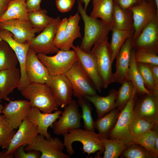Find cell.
<instances>
[{
  "instance_id": "cell-1",
  "label": "cell",
  "mask_w": 158,
  "mask_h": 158,
  "mask_svg": "<svg viewBox=\"0 0 158 158\" xmlns=\"http://www.w3.org/2000/svg\"><path fill=\"white\" fill-rule=\"evenodd\" d=\"M78 0V13H79L84 23V35L79 46L83 51L88 52L95 44L108 37L112 26L101 20L88 15L81 4Z\"/></svg>"
},
{
  "instance_id": "cell-2",
  "label": "cell",
  "mask_w": 158,
  "mask_h": 158,
  "mask_svg": "<svg viewBox=\"0 0 158 158\" xmlns=\"http://www.w3.org/2000/svg\"><path fill=\"white\" fill-rule=\"evenodd\" d=\"M63 136L64 146L67 153L70 156L73 155L75 153L72 144L75 141H79L82 143L83 153H87V157L90 154L95 153L99 151L95 157L100 158L101 155L104 151L103 142L98 134L95 131H87L79 128L72 130Z\"/></svg>"
},
{
  "instance_id": "cell-3",
  "label": "cell",
  "mask_w": 158,
  "mask_h": 158,
  "mask_svg": "<svg viewBox=\"0 0 158 158\" xmlns=\"http://www.w3.org/2000/svg\"><path fill=\"white\" fill-rule=\"evenodd\" d=\"M21 92L22 95L29 100L31 107L38 108L43 113H51L59 109V106L46 83H30Z\"/></svg>"
},
{
  "instance_id": "cell-4",
  "label": "cell",
  "mask_w": 158,
  "mask_h": 158,
  "mask_svg": "<svg viewBox=\"0 0 158 158\" xmlns=\"http://www.w3.org/2000/svg\"><path fill=\"white\" fill-rule=\"evenodd\" d=\"M90 51L96 62L102 88H107L110 84L115 82L112 69L113 62L108 37L95 45Z\"/></svg>"
},
{
  "instance_id": "cell-5",
  "label": "cell",
  "mask_w": 158,
  "mask_h": 158,
  "mask_svg": "<svg viewBox=\"0 0 158 158\" xmlns=\"http://www.w3.org/2000/svg\"><path fill=\"white\" fill-rule=\"evenodd\" d=\"M39 59L46 67L50 76L64 75L78 60L73 50L63 51L59 49L56 54L48 56L37 54Z\"/></svg>"
},
{
  "instance_id": "cell-6",
  "label": "cell",
  "mask_w": 158,
  "mask_h": 158,
  "mask_svg": "<svg viewBox=\"0 0 158 158\" xmlns=\"http://www.w3.org/2000/svg\"><path fill=\"white\" fill-rule=\"evenodd\" d=\"M64 75L70 83L74 96L79 98L96 94V89L83 69L79 60Z\"/></svg>"
},
{
  "instance_id": "cell-7",
  "label": "cell",
  "mask_w": 158,
  "mask_h": 158,
  "mask_svg": "<svg viewBox=\"0 0 158 158\" xmlns=\"http://www.w3.org/2000/svg\"><path fill=\"white\" fill-rule=\"evenodd\" d=\"M79 105L74 99L64 108V110L53 124L52 128L55 135H64L71 130L80 128L82 126V115L79 112Z\"/></svg>"
},
{
  "instance_id": "cell-8",
  "label": "cell",
  "mask_w": 158,
  "mask_h": 158,
  "mask_svg": "<svg viewBox=\"0 0 158 158\" xmlns=\"http://www.w3.org/2000/svg\"><path fill=\"white\" fill-rule=\"evenodd\" d=\"M61 20L59 16L55 18L40 34L28 42L30 48L37 54H56L59 49L54 45V41Z\"/></svg>"
},
{
  "instance_id": "cell-9",
  "label": "cell",
  "mask_w": 158,
  "mask_h": 158,
  "mask_svg": "<svg viewBox=\"0 0 158 158\" xmlns=\"http://www.w3.org/2000/svg\"><path fill=\"white\" fill-rule=\"evenodd\" d=\"M65 146L58 137L46 139L39 134L34 141L24 147L25 151L35 150L40 152V158H70V155L63 152Z\"/></svg>"
},
{
  "instance_id": "cell-10",
  "label": "cell",
  "mask_w": 158,
  "mask_h": 158,
  "mask_svg": "<svg viewBox=\"0 0 158 158\" xmlns=\"http://www.w3.org/2000/svg\"><path fill=\"white\" fill-rule=\"evenodd\" d=\"M135 95L120 112L116 123L109 132L108 138L109 139L121 141L127 146L132 144L133 140L130 132L129 126L133 113Z\"/></svg>"
},
{
  "instance_id": "cell-11",
  "label": "cell",
  "mask_w": 158,
  "mask_h": 158,
  "mask_svg": "<svg viewBox=\"0 0 158 158\" xmlns=\"http://www.w3.org/2000/svg\"><path fill=\"white\" fill-rule=\"evenodd\" d=\"M136 92L135 96L133 112L137 116L158 123V92Z\"/></svg>"
},
{
  "instance_id": "cell-12",
  "label": "cell",
  "mask_w": 158,
  "mask_h": 158,
  "mask_svg": "<svg viewBox=\"0 0 158 158\" xmlns=\"http://www.w3.org/2000/svg\"><path fill=\"white\" fill-rule=\"evenodd\" d=\"M129 9L131 11L133 15L134 29L133 37V40L146 26L158 18V11L154 1H149L146 0H143L140 4Z\"/></svg>"
},
{
  "instance_id": "cell-13",
  "label": "cell",
  "mask_w": 158,
  "mask_h": 158,
  "mask_svg": "<svg viewBox=\"0 0 158 158\" xmlns=\"http://www.w3.org/2000/svg\"><path fill=\"white\" fill-rule=\"evenodd\" d=\"M13 36V35L8 31L0 29V41H4L9 44L15 53L19 63L20 78L17 89L21 92L30 84L25 71L26 59L30 46L27 42L21 44L16 41Z\"/></svg>"
},
{
  "instance_id": "cell-14",
  "label": "cell",
  "mask_w": 158,
  "mask_h": 158,
  "mask_svg": "<svg viewBox=\"0 0 158 158\" xmlns=\"http://www.w3.org/2000/svg\"><path fill=\"white\" fill-rule=\"evenodd\" d=\"M18 128L5 151L6 154H13L20 147H25L32 143L39 135L37 126L29 120L28 116L23 120Z\"/></svg>"
},
{
  "instance_id": "cell-15",
  "label": "cell",
  "mask_w": 158,
  "mask_h": 158,
  "mask_svg": "<svg viewBox=\"0 0 158 158\" xmlns=\"http://www.w3.org/2000/svg\"><path fill=\"white\" fill-rule=\"evenodd\" d=\"M46 83L49 87L57 104L61 108L67 105L72 99L73 90L64 75L50 76Z\"/></svg>"
},
{
  "instance_id": "cell-16",
  "label": "cell",
  "mask_w": 158,
  "mask_h": 158,
  "mask_svg": "<svg viewBox=\"0 0 158 158\" xmlns=\"http://www.w3.org/2000/svg\"><path fill=\"white\" fill-rule=\"evenodd\" d=\"M4 106L2 113L14 129H17L28 116L31 107L29 101L25 100H11Z\"/></svg>"
},
{
  "instance_id": "cell-17",
  "label": "cell",
  "mask_w": 158,
  "mask_h": 158,
  "mask_svg": "<svg viewBox=\"0 0 158 158\" xmlns=\"http://www.w3.org/2000/svg\"><path fill=\"white\" fill-rule=\"evenodd\" d=\"M0 29L6 30L17 42L25 44L30 41L37 33L28 20L11 19L0 22Z\"/></svg>"
},
{
  "instance_id": "cell-18",
  "label": "cell",
  "mask_w": 158,
  "mask_h": 158,
  "mask_svg": "<svg viewBox=\"0 0 158 158\" xmlns=\"http://www.w3.org/2000/svg\"><path fill=\"white\" fill-rule=\"evenodd\" d=\"M25 71L29 84L46 83L50 76L47 68L37 57V54L30 48L26 58Z\"/></svg>"
},
{
  "instance_id": "cell-19",
  "label": "cell",
  "mask_w": 158,
  "mask_h": 158,
  "mask_svg": "<svg viewBox=\"0 0 158 158\" xmlns=\"http://www.w3.org/2000/svg\"><path fill=\"white\" fill-rule=\"evenodd\" d=\"M133 48L146 49L158 53V18L148 23L133 40Z\"/></svg>"
},
{
  "instance_id": "cell-20",
  "label": "cell",
  "mask_w": 158,
  "mask_h": 158,
  "mask_svg": "<svg viewBox=\"0 0 158 158\" xmlns=\"http://www.w3.org/2000/svg\"><path fill=\"white\" fill-rule=\"evenodd\" d=\"M72 48L76 53L83 69L92 82L95 89L101 92L102 84L93 56L90 51L87 52L82 51L78 45H73Z\"/></svg>"
},
{
  "instance_id": "cell-21",
  "label": "cell",
  "mask_w": 158,
  "mask_h": 158,
  "mask_svg": "<svg viewBox=\"0 0 158 158\" xmlns=\"http://www.w3.org/2000/svg\"><path fill=\"white\" fill-rule=\"evenodd\" d=\"M62 111L59 109L53 113H44L37 108L31 107L28 117L37 128L39 134L49 139L51 136L48 132L49 127L52 128L53 123L59 118Z\"/></svg>"
},
{
  "instance_id": "cell-22",
  "label": "cell",
  "mask_w": 158,
  "mask_h": 158,
  "mask_svg": "<svg viewBox=\"0 0 158 158\" xmlns=\"http://www.w3.org/2000/svg\"><path fill=\"white\" fill-rule=\"evenodd\" d=\"M133 37L127 39L121 48L116 58V71L114 73L115 82L121 84L127 79L132 49Z\"/></svg>"
},
{
  "instance_id": "cell-23",
  "label": "cell",
  "mask_w": 158,
  "mask_h": 158,
  "mask_svg": "<svg viewBox=\"0 0 158 158\" xmlns=\"http://www.w3.org/2000/svg\"><path fill=\"white\" fill-rule=\"evenodd\" d=\"M20 78V69L17 67L0 71V94L2 99H9L8 96L17 88Z\"/></svg>"
},
{
  "instance_id": "cell-24",
  "label": "cell",
  "mask_w": 158,
  "mask_h": 158,
  "mask_svg": "<svg viewBox=\"0 0 158 158\" xmlns=\"http://www.w3.org/2000/svg\"><path fill=\"white\" fill-rule=\"evenodd\" d=\"M117 92L115 89H112L106 96H100L96 94L93 96H87L84 98L94 105L98 118H99L116 108L115 101Z\"/></svg>"
},
{
  "instance_id": "cell-25",
  "label": "cell",
  "mask_w": 158,
  "mask_h": 158,
  "mask_svg": "<svg viewBox=\"0 0 158 158\" xmlns=\"http://www.w3.org/2000/svg\"><path fill=\"white\" fill-rule=\"evenodd\" d=\"M114 4V0H93V8L90 16L95 18H100L112 26Z\"/></svg>"
},
{
  "instance_id": "cell-26",
  "label": "cell",
  "mask_w": 158,
  "mask_h": 158,
  "mask_svg": "<svg viewBox=\"0 0 158 158\" xmlns=\"http://www.w3.org/2000/svg\"><path fill=\"white\" fill-rule=\"evenodd\" d=\"M112 27L120 30H134L131 11L121 8L114 3Z\"/></svg>"
},
{
  "instance_id": "cell-27",
  "label": "cell",
  "mask_w": 158,
  "mask_h": 158,
  "mask_svg": "<svg viewBox=\"0 0 158 158\" xmlns=\"http://www.w3.org/2000/svg\"><path fill=\"white\" fill-rule=\"evenodd\" d=\"M81 16L78 12L70 16L68 18V22L65 30V35L63 47L61 50L68 51L73 45L74 41L81 37L79 23Z\"/></svg>"
},
{
  "instance_id": "cell-28",
  "label": "cell",
  "mask_w": 158,
  "mask_h": 158,
  "mask_svg": "<svg viewBox=\"0 0 158 158\" xmlns=\"http://www.w3.org/2000/svg\"><path fill=\"white\" fill-rule=\"evenodd\" d=\"M26 0H12L0 19V22L11 19L28 20Z\"/></svg>"
},
{
  "instance_id": "cell-29",
  "label": "cell",
  "mask_w": 158,
  "mask_h": 158,
  "mask_svg": "<svg viewBox=\"0 0 158 158\" xmlns=\"http://www.w3.org/2000/svg\"><path fill=\"white\" fill-rule=\"evenodd\" d=\"M120 111L116 108L94 121L95 127L100 138H108L109 132L114 126Z\"/></svg>"
},
{
  "instance_id": "cell-30",
  "label": "cell",
  "mask_w": 158,
  "mask_h": 158,
  "mask_svg": "<svg viewBox=\"0 0 158 158\" xmlns=\"http://www.w3.org/2000/svg\"><path fill=\"white\" fill-rule=\"evenodd\" d=\"M111 38L109 47L111 55V60L113 62L121 48L128 38L133 37L134 30H122L117 29L112 27Z\"/></svg>"
},
{
  "instance_id": "cell-31",
  "label": "cell",
  "mask_w": 158,
  "mask_h": 158,
  "mask_svg": "<svg viewBox=\"0 0 158 158\" xmlns=\"http://www.w3.org/2000/svg\"><path fill=\"white\" fill-rule=\"evenodd\" d=\"M121 84L117 91L115 101L116 107L120 111L137 92L132 82L128 79L124 80Z\"/></svg>"
},
{
  "instance_id": "cell-32",
  "label": "cell",
  "mask_w": 158,
  "mask_h": 158,
  "mask_svg": "<svg viewBox=\"0 0 158 158\" xmlns=\"http://www.w3.org/2000/svg\"><path fill=\"white\" fill-rule=\"evenodd\" d=\"M135 49L132 48L131 54L127 79L130 81L138 93H148L150 91L145 87L141 76L137 67L135 57Z\"/></svg>"
},
{
  "instance_id": "cell-33",
  "label": "cell",
  "mask_w": 158,
  "mask_h": 158,
  "mask_svg": "<svg viewBox=\"0 0 158 158\" xmlns=\"http://www.w3.org/2000/svg\"><path fill=\"white\" fill-rule=\"evenodd\" d=\"M18 63L15 53L9 44L0 41V71L15 68Z\"/></svg>"
},
{
  "instance_id": "cell-34",
  "label": "cell",
  "mask_w": 158,
  "mask_h": 158,
  "mask_svg": "<svg viewBox=\"0 0 158 158\" xmlns=\"http://www.w3.org/2000/svg\"><path fill=\"white\" fill-rule=\"evenodd\" d=\"M46 10L41 8L28 13V20L37 33L43 31L55 19L48 16Z\"/></svg>"
},
{
  "instance_id": "cell-35",
  "label": "cell",
  "mask_w": 158,
  "mask_h": 158,
  "mask_svg": "<svg viewBox=\"0 0 158 158\" xmlns=\"http://www.w3.org/2000/svg\"><path fill=\"white\" fill-rule=\"evenodd\" d=\"M158 133V123H156L152 129L148 130L133 138L132 144L136 143L141 145L154 155V142Z\"/></svg>"
},
{
  "instance_id": "cell-36",
  "label": "cell",
  "mask_w": 158,
  "mask_h": 158,
  "mask_svg": "<svg viewBox=\"0 0 158 158\" xmlns=\"http://www.w3.org/2000/svg\"><path fill=\"white\" fill-rule=\"evenodd\" d=\"M100 139L104 148L103 158H118L127 146L119 140L108 138Z\"/></svg>"
},
{
  "instance_id": "cell-37",
  "label": "cell",
  "mask_w": 158,
  "mask_h": 158,
  "mask_svg": "<svg viewBox=\"0 0 158 158\" xmlns=\"http://www.w3.org/2000/svg\"><path fill=\"white\" fill-rule=\"evenodd\" d=\"M155 123L137 116L133 112L129 126L130 132L133 139L148 130L152 129Z\"/></svg>"
},
{
  "instance_id": "cell-38",
  "label": "cell",
  "mask_w": 158,
  "mask_h": 158,
  "mask_svg": "<svg viewBox=\"0 0 158 158\" xmlns=\"http://www.w3.org/2000/svg\"><path fill=\"white\" fill-rule=\"evenodd\" d=\"M5 117L0 114V147L7 150L16 131Z\"/></svg>"
},
{
  "instance_id": "cell-39",
  "label": "cell",
  "mask_w": 158,
  "mask_h": 158,
  "mask_svg": "<svg viewBox=\"0 0 158 158\" xmlns=\"http://www.w3.org/2000/svg\"><path fill=\"white\" fill-rule=\"evenodd\" d=\"M120 158H156L151 152L141 145L133 143L127 146L120 155Z\"/></svg>"
},
{
  "instance_id": "cell-40",
  "label": "cell",
  "mask_w": 158,
  "mask_h": 158,
  "mask_svg": "<svg viewBox=\"0 0 158 158\" xmlns=\"http://www.w3.org/2000/svg\"><path fill=\"white\" fill-rule=\"evenodd\" d=\"M78 103L82 109V118L84 130L95 131L94 121L92 116V108L89 102L84 97L78 98Z\"/></svg>"
},
{
  "instance_id": "cell-41",
  "label": "cell",
  "mask_w": 158,
  "mask_h": 158,
  "mask_svg": "<svg viewBox=\"0 0 158 158\" xmlns=\"http://www.w3.org/2000/svg\"><path fill=\"white\" fill-rule=\"evenodd\" d=\"M135 50V59L137 63H142L158 65V53L144 49H139Z\"/></svg>"
},
{
  "instance_id": "cell-42",
  "label": "cell",
  "mask_w": 158,
  "mask_h": 158,
  "mask_svg": "<svg viewBox=\"0 0 158 158\" xmlns=\"http://www.w3.org/2000/svg\"><path fill=\"white\" fill-rule=\"evenodd\" d=\"M137 67L146 88L149 91L158 92V88L156 87L154 83L148 64L142 63H137Z\"/></svg>"
},
{
  "instance_id": "cell-43",
  "label": "cell",
  "mask_w": 158,
  "mask_h": 158,
  "mask_svg": "<svg viewBox=\"0 0 158 158\" xmlns=\"http://www.w3.org/2000/svg\"><path fill=\"white\" fill-rule=\"evenodd\" d=\"M66 17L61 20L57 28L54 41V45L59 49H61L63 46L66 28L68 22Z\"/></svg>"
},
{
  "instance_id": "cell-44",
  "label": "cell",
  "mask_w": 158,
  "mask_h": 158,
  "mask_svg": "<svg viewBox=\"0 0 158 158\" xmlns=\"http://www.w3.org/2000/svg\"><path fill=\"white\" fill-rule=\"evenodd\" d=\"M41 155V152L37 150H25L23 146L18 148L13 153L14 157L15 158H40Z\"/></svg>"
},
{
  "instance_id": "cell-45",
  "label": "cell",
  "mask_w": 158,
  "mask_h": 158,
  "mask_svg": "<svg viewBox=\"0 0 158 158\" xmlns=\"http://www.w3.org/2000/svg\"><path fill=\"white\" fill-rule=\"evenodd\" d=\"M75 0H56L55 3L58 10L62 13L67 12L72 8Z\"/></svg>"
},
{
  "instance_id": "cell-46",
  "label": "cell",
  "mask_w": 158,
  "mask_h": 158,
  "mask_svg": "<svg viewBox=\"0 0 158 158\" xmlns=\"http://www.w3.org/2000/svg\"><path fill=\"white\" fill-rule=\"evenodd\" d=\"M114 2L121 8L129 9L140 4L143 0H114Z\"/></svg>"
},
{
  "instance_id": "cell-47",
  "label": "cell",
  "mask_w": 158,
  "mask_h": 158,
  "mask_svg": "<svg viewBox=\"0 0 158 158\" xmlns=\"http://www.w3.org/2000/svg\"><path fill=\"white\" fill-rule=\"evenodd\" d=\"M41 1L42 0H26V5L28 12L40 9Z\"/></svg>"
},
{
  "instance_id": "cell-48",
  "label": "cell",
  "mask_w": 158,
  "mask_h": 158,
  "mask_svg": "<svg viewBox=\"0 0 158 158\" xmlns=\"http://www.w3.org/2000/svg\"><path fill=\"white\" fill-rule=\"evenodd\" d=\"M148 64L151 71L154 83L156 87L158 88V65L150 64Z\"/></svg>"
},
{
  "instance_id": "cell-49",
  "label": "cell",
  "mask_w": 158,
  "mask_h": 158,
  "mask_svg": "<svg viewBox=\"0 0 158 158\" xmlns=\"http://www.w3.org/2000/svg\"><path fill=\"white\" fill-rule=\"evenodd\" d=\"M11 0H0V19L6 11Z\"/></svg>"
},
{
  "instance_id": "cell-50",
  "label": "cell",
  "mask_w": 158,
  "mask_h": 158,
  "mask_svg": "<svg viewBox=\"0 0 158 158\" xmlns=\"http://www.w3.org/2000/svg\"><path fill=\"white\" fill-rule=\"evenodd\" d=\"M14 158L13 154L7 155L6 154L5 151L0 152V158Z\"/></svg>"
},
{
  "instance_id": "cell-51",
  "label": "cell",
  "mask_w": 158,
  "mask_h": 158,
  "mask_svg": "<svg viewBox=\"0 0 158 158\" xmlns=\"http://www.w3.org/2000/svg\"><path fill=\"white\" fill-rule=\"evenodd\" d=\"M91 0H80V1L84 4V9L86 11L87 7Z\"/></svg>"
},
{
  "instance_id": "cell-52",
  "label": "cell",
  "mask_w": 158,
  "mask_h": 158,
  "mask_svg": "<svg viewBox=\"0 0 158 158\" xmlns=\"http://www.w3.org/2000/svg\"><path fill=\"white\" fill-rule=\"evenodd\" d=\"M157 10L158 11V0H154Z\"/></svg>"
},
{
  "instance_id": "cell-53",
  "label": "cell",
  "mask_w": 158,
  "mask_h": 158,
  "mask_svg": "<svg viewBox=\"0 0 158 158\" xmlns=\"http://www.w3.org/2000/svg\"><path fill=\"white\" fill-rule=\"evenodd\" d=\"M4 107V106L1 103L0 104V114L2 113V110Z\"/></svg>"
},
{
  "instance_id": "cell-54",
  "label": "cell",
  "mask_w": 158,
  "mask_h": 158,
  "mask_svg": "<svg viewBox=\"0 0 158 158\" xmlns=\"http://www.w3.org/2000/svg\"><path fill=\"white\" fill-rule=\"evenodd\" d=\"M2 99L1 97V96L0 94V104L1 103V99Z\"/></svg>"
},
{
  "instance_id": "cell-55",
  "label": "cell",
  "mask_w": 158,
  "mask_h": 158,
  "mask_svg": "<svg viewBox=\"0 0 158 158\" xmlns=\"http://www.w3.org/2000/svg\"><path fill=\"white\" fill-rule=\"evenodd\" d=\"M146 0L148 1H154V0Z\"/></svg>"
},
{
  "instance_id": "cell-56",
  "label": "cell",
  "mask_w": 158,
  "mask_h": 158,
  "mask_svg": "<svg viewBox=\"0 0 158 158\" xmlns=\"http://www.w3.org/2000/svg\"></svg>"
}]
</instances>
